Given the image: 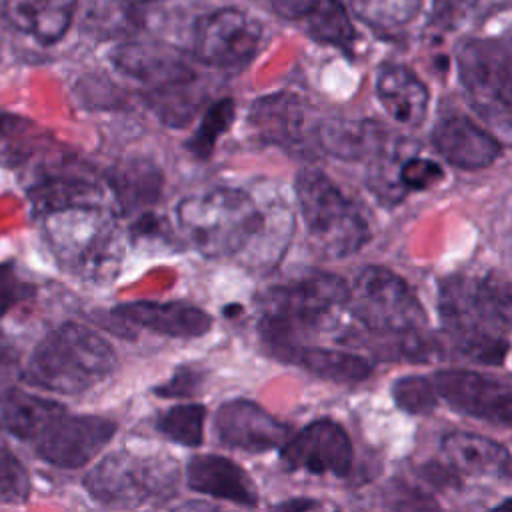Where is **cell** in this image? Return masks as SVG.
I'll return each mask as SVG.
<instances>
[{
  "instance_id": "17",
  "label": "cell",
  "mask_w": 512,
  "mask_h": 512,
  "mask_svg": "<svg viewBox=\"0 0 512 512\" xmlns=\"http://www.w3.org/2000/svg\"><path fill=\"white\" fill-rule=\"evenodd\" d=\"M116 322L144 328L172 338H198L212 328V318L202 308L182 302H128L110 310Z\"/></svg>"
},
{
  "instance_id": "37",
  "label": "cell",
  "mask_w": 512,
  "mask_h": 512,
  "mask_svg": "<svg viewBox=\"0 0 512 512\" xmlns=\"http://www.w3.org/2000/svg\"><path fill=\"white\" fill-rule=\"evenodd\" d=\"M400 184L404 190H428L444 178L440 164L428 158H408L398 172Z\"/></svg>"
},
{
  "instance_id": "1",
  "label": "cell",
  "mask_w": 512,
  "mask_h": 512,
  "mask_svg": "<svg viewBox=\"0 0 512 512\" xmlns=\"http://www.w3.org/2000/svg\"><path fill=\"white\" fill-rule=\"evenodd\" d=\"M184 238L206 258H240L246 266L274 268L290 242V208L258 200L240 188H212L184 198L176 208Z\"/></svg>"
},
{
  "instance_id": "6",
  "label": "cell",
  "mask_w": 512,
  "mask_h": 512,
  "mask_svg": "<svg viewBox=\"0 0 512 512\" xmlns=\"http://www.w3.org/2000/svg\"><path fill=\"white\" fill-rule=\"evenodd\" d=\"M110 58L120 72L142 84L144 98L162 124L182 128L196 116L202 102L198 74L180 52L160 44L124 42Z\"/></svg>"
},
{
  "instance_id": "38",
  "label": "cell",
  "mask_w": 512,
  "mask_h": 512,
  "mask_svg": "<svg viewBox=\"0 0 512 512\" xmlns=\"http://www.w3.org/2000/svg\"><path fill=\"white\" fill-rule=\"evenodd\" d=\"M16 376H22L16 348L0 334V398L12 390Z\"/></svg>"
},
{
  "instance_id": "27",
  "label": "cell",
  "mask_w": 512,
  "mask_h": 512,
  "mask_svg": "<svg viewBox=\"0 0 512 512\" xmlns=\"http://www.w3.org/2000/svg\"><path fill=\"white\" fill-rule=\"evenodd\" d=\"M28 196L40 216L68 206L102 204V188L76 174H46L28 190Z\"/></svg>"
},
{
  "instance_id": "11",
  "label": "cell",
  "mask_w": 512,
  "mask_h": 512,
  "mask_svg": "<svg viewBox=\"0 0 512 512\" xmlns=\"http://www.w3.org/2000/svg\"><path fill=\"white\" fill-rule=\"evenodd\" d=\"M262 26L240 8L224 6L200 16L194 24L192 52L206 66L238 68L258 50Z\"/></svg>"
},
{
  "instance_id": "13",
  "label": "cell",
  "mask_w": 512,
  "mask_h": 512,
  "mask_svg": "<svg viewBox=\"0 0 512 512\" xmlns=\"http://www.w3.org/2000/svg\"><path fill=\"white\" fill-rule=\"evenodd\" d=\"M432 384L454 410L498 426H512V388L472 370H438Z\"/></svg>"
},
{
  "instance_id": "42",
  "label": "cell",
  "mask_w": 512,
  "mask_h": 512,
  "mask_svg": "<svg viewBox=\"0 0 512 512\" xmlns=\"http://www.w3.org/2000/svg\"><path fill=\"white\" fill-rule=\"evenodd\" d=\"M132 2H136V4H144V2H150V0H132Z\"/></svg>"
},
{
  "instance_id": "10",
  "label": "cell",
  "mask_w": 512,
  "mask_h": 512,
  "mask_svg": "<svg viewBox=\"0 0 512 512\" xmlns=\"http://www.w3.org/2000/svg\"><path fill=\"white\" fill-rule=\"evenodd\" d=\"M460 80L486 112L512 116V36L470 38L456 52Z\"/></svg>"
},
{
  "instance_id": "29",
  "label": "cell",
  "mask_w": 512,
  "mask_h": 512,
  "mask_svg": "<svg viewBox=\"0 0 512 512\" xmlns=\"http://www.w3.org/2000/svg\"><path fill=\"white\" fill-rule=\"evenodd\" d=\"M308 34L322 44L350 50L356 38L350 12L342 0H316L310 12L304 16Z\"/></svg>"
},
{
  "instance_id": "34",
  "label": "cell",
  "mask_w": 512,
  "mask_h": 512,
  "mask_svg": "<svg viewBox=\"0 0 512 512\" xmlns=\"http://www.w3.org/2000/svg\"><path fill=\"white\" fill-rule=\"evenodd\" d=\"M30 496V478L22 462L0 446V504H24Z\"/></svg>"
},
{
  "instance_id": "14",
  "label": "cell",
  "mask_w": 512,
  "mask_h": 512,
  "mask_svg": "<svg viewBox=\"0 0 512 512\" xmlns=\"http://www.w3.org/2000/svg\"><path fill=\"white\" fill-rule=\"evenodd\" d=\"M280 456L290 470L346 476L354 452L346 430L330 418H320L288 438Z\"/></svg>"
},
{
  "instance_id": "7",
  "label": "cell",
  "mask_w": 512,
  "mask_h": 512,
  "mask_svg": "<svg viewBox=\"0 0 512 512\" xmlns=\"http://www.w3.org/2000/svg\"><path fill=\"white\" fill-rule=\"evenodd\" d=\"M294 188L306 232L322 254L344 258L368 242L366 218L324 172L300 170Z\"/></svg>"
},
{
  "instance_id": "26",
  "label": "cell",
  "mask_w": 512,
  "mask_h": 512,
  "mask_svg": "<svg viewBox=\"0 0 512 512\" xmlns=\"http://www.w3.org/2000/svg\"><path fill=\"white\" fill-rule=\"evenodd\" d=\"M64 412V406L26 394L18 388L8 390L0 398V424L16 438L34 442L46 424Z\"/></svg>"
},
{
  "instance_id": "20",
  "label": "cell",
  "mask_w": 512,
  "mask_h": 512,
  "mask_svg": "<svg viewBox=\"0 0 512 512\" xmlns=\"http://www.w3.org/2000/svg\"><path fill=\"white\" fill-rule=\"evenodd\" d=\"M376 96L384 110L402 126L416 128L428 112L426 84L402 64H384L376 76Z\"/></svg>"
},
{
  "instance_id": "12",
  "label": "cell",
  "mask_w": 512,
  "mask_h": 512,
  "mask_svg": "<svg viewBox=\"0 0 512 512\" xmlns=\"http://www.w3.org/2000/svg\"><path fill=\"white\" fill-rule=\"evenodd\" d=\"M116 422L96 414H68L52 418L34 440L36 454L60 468L88 464L116 434Z\"/></svg>"
},
{
  "instance_id": "30",
  "label": "cell",
  "mask_w": 512,
  "mask_h": 512,
  "mask_svg": "<svg viewBox=\"0 0 512 512\" xmlns=\"http://www.w3.org/2000/svg\"><path fill=\"white\" fill-rule=\"evenodd\" d=\"M352 14L364 24L390 32L416 20L422 0H348Z\"/></svg>"
},
{
  "instance_id": "25",
  "label": "cell",
  "mask_w": 512,
  "mask_h": 512,
  "mask_svg": "<svg viewBox=\"0 0 512 512\" xmlns=\"http://www.w3.org/2000/svg\"><path fill=\"white\" fill-rule=\"evenodd\" d=\"M280 360L296 364V366L312 372L314 376L336 382V384H356V382L366 380L372 372L370 362L358 354L330 350V348H318V346H308V344L290 348Z\"/></svg>"
},
{
  "instance_id": "24",
  "label": "cell",
  "mask_w": 512,
  "mask_h": 512,
  "mask_svg": "<svg viewBox=\"0 0 512 512\" xmlns=\"http://www.w3.org/2000/svg\"><path fill=\"white\" fill-rule=\"evenodd\" d=\"M316 138L320 150L350 162L376 158L386 148V130L372 120H326Z\"/></svg>"
},
{
  "instance_id": "41",
  "label": "cell",
  "mask_w": 512,
  "mask_h": 512,
  "mask_svg": "<svg viewBox=\"0 0 512 512\" xmlns=\"http://www.w3.org/2000/svg\"><path fill=\"white\" fill-rule=\"evenodd\" d=\"M498 508H512V498L510 500H504L498 504Z\"/></svg>"
},
{
  "instance_id": "31",
  "label": "cell",
  "mask_w": 512,
  "mask_h": 512,
  "mask_svg": "<svg viewBox=\"0 0 512 512\" xmlns=\"http://www.w3.org/2000/svg\"><path fill=\"white\" fill-rule=\"evenodd\" d=\"M236 116V104L232 98H220L212 102L200 118L198 130L186 140V150L198 158L208 160L222 134L228 132Z\"/></svg>"
},
{
  "instance_id": "22",
  "label": "cell",
  "mask_w": 512,
  "mask_h": 512,
  "mask_svg": "<svg viewBox=\"0 0 512 512\" xmlns=\"http://www.w3.org/2000/svg\"><path fill=\"white\" fill-rule=\"evenodd\" d=\"M78 0H6L4 16L22 34L50 46L68 32Z\"/></svg>"
},
{
  "instance_id": "39",
  "label": "cell",
  "mask_w": 512,
  "mask_h": 512,
  "mask_svg": "<svg viewBox=\"0 0 512 512\" xmlns=\"http://www.w3.org/2000/svg\"><path fill=\"white\" fill-rule=\"evenodd\" d=\"M316 0H272V6L276 10V14L296 20V18H304L310 8L314 6Z\"/></svg>"
},
{
  "instance_id": "2",
  "label": "cell",
  "mask_w": 512,
  "mask_h": 512,
  "mask_svg": "<svg viewBox=\"0 0 512 512\" xmlns=\"http://www.w3.org/2000/svg\"><path fill=\"white\" fill-rule=\"evenodd\" d=\"M438 312L458 350L482 364H502L512 328V284L494 276L446 278L438 290Z\"/></svg>"
},
{
  "instance_id": "4",
  "label": "cell",
  "mask_w": 512,
  "mask_h": 512,
  "mask_svg": "<svg viewBox=\"0 0 512 512\" xmlns=\"http://www.w3.org/2000/svg\"><path fill=\"white\" fill-rule=\"evenodd\" d=\"M350 286L336 274L312 272L294 282L274 286L262 296L258 334L268 354L278 360L314 334L344 306Z\"/></svg>"
},
{
  "instance_id": "3",
  "label": "cell",
  "mask_w": 512,
  "mask_h": 512,
  "mask_svg": "<svg viewBox=\"0 0 512 512\" xmlns=\"http://www.w3.org/2000/svg\"><path fill=\"white\" fill-rule=\"evenodd\" d=\"M116 366V352L106 338L84 324L66 322L34 346L20 378L34 388L76 396L104 382Z\"/></svg>"
},
{
  "instance_id": "18",
  "label": "cell",
  "mask_w": 512,
  "mask_h": 512,
  "mask_svg": "<svg viewBox=\"0 0 512 512\" xmlns=\"http://www.w3.org/2000/svg\"><path fill=\"white\" fill-rule=\"evenodd\" d=\"M430 138L436 152L456 168H486L500 156L498 140L466 116L442 118Z\"/></svg>"
},
{
  "instance_id": "23",
  "label": "cell",
  "mask_w": 512,
  "mask_h": 512,
  "mask_svg": "<svg viewBox=\"0 0 512 512\" xmlns=\"http://www.w3.org/2000/svg\"><path fill=\"white\" fill-rule=\"evenodd\" d=\"M442 456L450 468L468 476H502L512 468L508 450L492 438L452 432L442 438Z\"/></svg>"
},
{
  "instance_id": "21",
  "label": "cell",
  "mask_w": 512,
  "mask_h": 512,
  "mask_svg": "<svg viewBox=\"0 0 512 512\" xmlns=\"http://www.w3.org/2000/svg\"><path fill=\"white\" fill-rule=\"evenodd\" d=\"M106 184L112 190L122 216L142 214L162 196L164 176L156 162L148 158H130L114 164L106 172Z\"/></svg>"
},
{
  "instance_id": "36",
  "label": "cell",
  "mask_w": 512,
  "mask_h": 512,
  "mask_svg": "<svg viewBox=\"0 0 512 512\" xmlns=\"http://www.w3.org/2000/svg\"><path fill=\"white\" fill-rule=\"evenodd\" d=\"M36 286L24 280L12 262L0 264V316L34 296Z\"/></svg>"
},
{
  "instance_id": "9",
  "label": "cell",
  "mask_w": 512,
  "mask_h": 512,
  "mask_svg": "<svg viewBox=\"0 0 512 512\" xmlns=\"http://www.w3.org/2000/svg\"><path fill=\"white\" fill-rule=\"evenodd\" d=\"M346 304L374 334L410 332L426 324V310L412 286L382 266H368L356 276Z\"/></svg>"
},
{
  "instance_id": "32",
  "label": "cell",
  "mask_w": 512,
  "mask_h": 512,
  "mask_svg": "<svg viewBox=\"0 0 512 512\" xmlns=\"http://www.w3.org/2000/svg\"><path fill=\"white\" fill-rule=\"evenodd\" d=\"M204 420L202 404H176L156 418V430L176 444L198 448L204 440Z\"/></svg>"
},
{
  "instance_id": "19",
  "label": "cell",
  "mask_w": 512,
  "mask_h": 512,
  "mask_svg": "<svg viewBox=\"0 0 512 512\" xmlns=\"http://www.w3.org/2000/svg\"><path fill=\"white\" fill-rule=\"evenodd\" d=\"M186 484L194 492L240 506L258 504V492L248 472L220 454L192 456L186 464Z\"/></svg>"
},
{
  "instance_id": "15",
  "label": "cell",
  "mask_w": 512,
  "mask_h": 512,
  "mask_svg": "<svg viewBox=\"0 0 512 512\" xmlns=\"http://www.w3.org/2000/svg\"><path fill=\"white\" fill-rule=\"evenodd\" d=\"M214 430L224 446L246 452H266L282 446L288 438L286 424L246 398L224 402L216 412Z\"/></svg>"
},
{
  "instance_id": "8",
  "label": "cell",
  "mask_w": 512,
  "mask_h": 512,
  "mask_svg": "<svg viewBox=\"0 0 512 512\" xmlns=\"http://www.w3.org/2000/svg\"><path fill=\"white\" fill-rule=\"evenodd\" d=\"M180 480L172 458L136 456L128 450L104 456L86 476L84 488L102 506L136 508L170 498Z\"/></svg>"
},
{
  "instance_id": "40",
  "label": "cell",
  "mask_w": 512,
  "mask_h": 512,
  "mask_svg": "<svg viewBox=\"0 0 512 512\" xmlns=\"http://www.w3.org/2000/svg\"><path fill=\"white\" fill-rule=\"evenodd\" d=\"M318 504L312 502V500H288V502H282L278 504L276 508H282V510H302V508H316Z\"/></svg>"
},
{
  "instance_id": "33",
  "label": "cell",
  "mask_w": 512,
  "mask_h": 512,
  "mask_svg": "<svg viewBox=\"0 0 512 512\" xmlns=\"http://www.w3.org/2000/svg\"><path fill=\"white\" fill-rule=\"evenodd\" d=\"M392 396L396 406L410 414H430L436 408L438 392L432 378L424 376H404L394 382Z\"/></svg>"
},
{
  "instance_id": "28",
  "label": "cell",
  "mask_w": 512,
  "mask_h": 512,
  "mask_svg": "<svg viewBox=\"0 0 512 512\" xmlns=\"http://www.w3.org/2000/svg\"><path fill=\"white\" fill-rule=\"evenodd\" d=\"M132 0H90L84 12V30L98 40L130 36L138 30L140 18Z\"/></svg>"
},
{
  "instance_id": "5",
  "label": "cell",
  "mask_w": 512,
  "mask_h": 512,
  "mask_svg": "<svg viewBox=\"0 0 512 512\" xmlns=\"http://www.w3.org/2000/svg\"><path fill=\"white\" fill-rule=\"evenodd\" d=\"M44 236L68 274L92 282L114 278L122 260L120 230L102 204H80L40 216Z\"/></svg>"
},
{
  "instance_id": "16",
  "label": "cell",
  "mask_w": 512,
  "mask_h": 512,
  "mask_svg": "<svg viewBox=\"0 0 512 512\" xmlns=\"http://www.w3.org/2000/svg\"><path fill=\"white\" fill-rule=\"evenodd\" d=\"M250 126L264 144L282 146L292 152H304L318 146V126H308L302 100L288 92L258 98L250 108Z\"/></svg>"
},
{
  "instance_id": "35",
  "label": "cell",
  "mask_w": 512,
  "mask_h": 512,
  "mask_svg": "<svg viewBox=\"0 0 512 512\" xmlns=\"http://www.w3.org/2000/svg\"><path fill=\"white\" fill-rule=\"evenodd\" d=\"M206 380V372L198 366H178V370L154 388L156 396L162 398H194Z\"/></svg>"
}]
</instances>
